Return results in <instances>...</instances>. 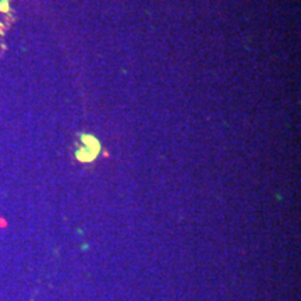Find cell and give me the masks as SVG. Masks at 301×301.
<instances>
[{"mask_svg":"<svg viewBox=\"0 0 301 301\" xmlns=\"http://www.w3.org/2000/svg\"><path fill=\"white\" fill-rule=\"evenodd\" d=\"M0 11H2V13H9L10 11L9 0H2V2H0Z\"/></svg>","mask_w":301,"mask_h":301,"instance_id":"3","label":"cell"},{"mask_svg":"<svg viewBox=\"0 0 301 301\" xmlns=\"http://www.w3.org/2000/svg\"><path fill=\"white\" fill-rule=\"evenodd\" d=\"M4 32H6V28H4V25L0 22V35H4Z\"/></svg>","mask_w":301,"mask_h":301,"instance_id":"4","label":"cell"},{"mask_svg":"<svg viewBox=\"0 0 301 301\" xmlns=\"http://www.w3.org/2000/svg\"><path fill=\"white\" fill-rule=\"evenodd\" d=\"M96 153H98V152L92 151L91 148H88V146H86V148L79 149L78 152H77V158H78L79 160H83V162H91L92 159L96 156Z\"/></svg>","mask_w":301,"mask_h":301,"instance_id":"1","label":"cell"},{"mask_svg":"<svg viewBox=\"0 0 301 301\" xmlns=\"http://www.w3.org/2000/svg\"><path fill=\"white\" fill-rule=\"evenodd\" d=\"M83 142L85 144L88 148H91L92 151H95V152H99V148H101V145H99V142L94 138V137L91 135H84L83 137Z\"/></svg>","mask_w":301,"mask_h":301,"instance_id":"2","label":"cell"}]
</instances>
